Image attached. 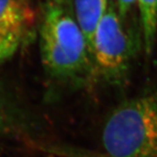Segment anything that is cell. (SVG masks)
Here are the masks:
<instances>
[{"label":"cell","mask_w":157,"mask_h":157,"mask_svg":"<svg viewBox=\"0 0 157 157\" xmlns=\"http://www.w3.org/2000/svg\"><path fill=\"white\" fill-rule=\"evenodd\" d=\"M40 52L45 73L58 84L76 88L94 84L89 47L72 8L51 0L45 4Z\"/></svg>","instance_id":"cell-1"},{"label":"cell","mask_w":157,"mask_h":157,"mask_svg":"<svg viewBox=\"0 0 157 157\" xmlns=\"http://www.w3.org/2000/svg\"><path fill=\"white\" fill-rule=\"evenodd\" d=\"M101 144L109 157H157V88L113 108L101 129Z\"/></svg>","instance_id":"cell-2"},{"label":"cell","mask_w":157,"mask_h":157,"mask_svg":"<svg viewBox=\"0 0 157 157\" xmlns=\"http://www.w3.org/2000/svg\"><path fill=\"white\" fill-rule=\"evenodd\" d=\"M141 33L130 27L109 0L105 16L96 28L91 45L94 84L120 88L128 83L139 51Z\"/></svg>","instance_id":"cell-3"},{"label":"cell","mask_w":157,"mask_h":157,"mask_svg":"<svg viewBox=\"0 0 157 157\" xmlns=\"http://www.w3.org/2000/svg\"><path fill=\"white\" fill-rule=\"evenodd\" d=\"M33 19L29 0H0V63L16 53Z\"/></svg>","instance_id":"cell-4"},{"label":"cell","mask_w":157,"mask_h":157,"mask_svg":"<svg viewBox=\"0 0 157 157\" xmlns=\"http://www.w3.org/2000/svg\"><path fill=\"white\" fill-rule=\"evenodd\" d=\"M108 5L109 0H73L74 17L86 39L89 51L96 28L105 16Z\"/></svg>","instance_id":"cell-5"},{"label":"cell","mask_w":157,"mask_h":157,"mask_svg":"<svg viewBox=\"0 0 157 157\" xmlns=\"http://www.w3.org/2000/svg\"><path fill=\"white\" fill-rule=\"evenodd\" d=\"M143 49L151 55L157 37V0H137Z\"/></svg>","instance_id":"cell-6"},{"label":"cell","mask_w":157,"mask_h":157,"mask_svg":"<svg viewBox=\"0 0 157 157\" xmlns=\"http://www.w3.org/2000/svg\"><path fill=\"white\" fill-rule=\"evenodd\" d=\"M18 113L0 82V139L17 130Z\"/></svg>","instance_id":"cell-7"},{"label":"cell","mask_w":157,"mask_h":157,"mask_svg":"<svg viewBox=\"0 0 157 157\" xmlns=\"http://www.w3.org/2000/svg\"><path fill=\"white\" fill-rule=\"evenodd\" d=\"M114 4L120 16L127 20L132 8L137 4V0H115Z\"/></svg>","instance_id":"cell-8"},{"label":"cell","mask_w":157,"mask_h":157,"mask_svg":"<svg viewBox=\"0 0 157 157\" xmlns=\"http://www.w3.org/2000/svg\"><path fill=\"white\" fill-rule=\"evenodd\" d=\"M54 3H56L58 5H60V6H66V7H69V8H73V0H51Z\"/></svg>","instance_id":"cell-9"}]
</instances>
